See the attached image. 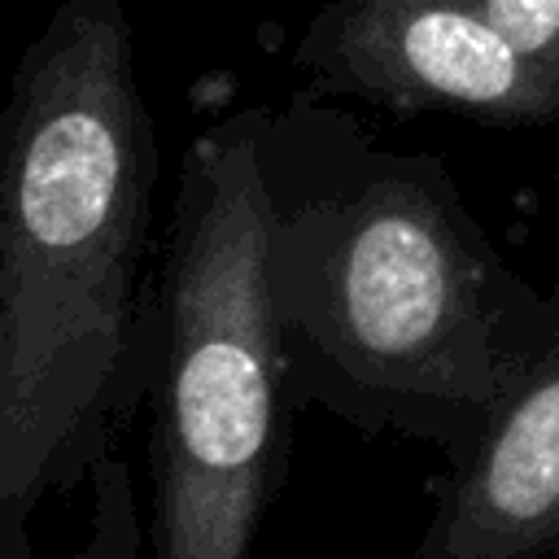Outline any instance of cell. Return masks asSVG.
Masks as SVG:
<instances>
[{"mask_svg":"<svg viewBox=\"0 0 559 559\" xmlns=\"http://www.w3.org/2000/svg\"><path fill=\"white\" fill-rule=\"evenodd\" d=\"M153 127L122 0H61L26 48L4 127L0 555L105 445L135 332Z\"/></svg>","mask_w":559,"mask_h":559,"instance_id":"cell-1","label":"cell"},{"mask_svg":"<svg viewBox=\"0 0 559 559\" xmlns=\"http://www.w3.org/2000/svg\"><path fill=\"white\" fill-rule=\"evenodd\" d=\"M275 249L258 131L231 122L188 162L170 253L153 437L162 559H240L253 546L280 432Z\"/></svg>","mask_w":559,"mask_h":559,"instance_id":"cell-2","label":"cell"},{"mask_svg":"<svg viewBox=\"0 0 559 559\" xmlns=\"http://www.w3.org/2000/svg\"><path fill=\"white\" fill-rule=\"evenodd\" d=\"M489 275L493 258L450 205L384 175L328 214L310 323L349 380L489 428L533 362L489 349Z\"/></svg>","mask_w":559,"mask_h":559,"instance_id":"cell-3","label":"cell"},{"mask_svg":"<svg viewBox=\"0 0 559 559\" xmlns=\"http://www.w3.org/2000/svg\"><path fill=\"white\" fill-rule=\"evenodd\" d=\"M297 61L328 87L384 105L459 109L485 122L559 114V87L472 0H332Z\"/></svg>","mask_w":559,"mask_h":559,"instance_id":"cell-4","label":"cell"},{"mask_svg":"<svg viewBox=\"0 0 559 559\" xmlns=\"http://www.w3.org/2000/svg\"><path fill=\"white\" fill-rule=\"evenodd\" d=\"M559 546V288L546 336L480 432L424 555L520 559Z\"/></svg>","mask_w":559,"mask_h":559,"instance_id":"cell-5","label":"cell"},{"mask_svg":"<svg viewBox=\"0 0 559 559\" xmlns=\"http://www.w3.org/2000/svg\"><path fill=\"white\" fill-rule=\"evenodd\" d=\"M559 87V0H472Z\"/></svg>","mask_w":559,"mask_h":559,"instance_id":"cell-6","label":"cell"}]
</instances>
